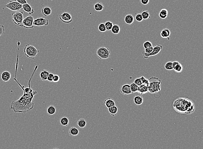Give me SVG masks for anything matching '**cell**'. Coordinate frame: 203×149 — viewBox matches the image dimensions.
Returning a JSON list of instances; mask_svg holds the SVG:
<instances>
[{"label":"cell","mask_w":203,"mask_h":149,"mask_svg":"<svg viewBox=\"0 0 203 149\" xmlns=\"http://www.w3.org/2000/svg\"><path fill=\"white\" fill-rule=\"evenodd\" d=\"M133 83H135L138 86H141V85L143 84L141 78H137L136 79H135Z\"/></svg>","instance_id":"obj_39"},{"label":"cell","mask_w":203,"mask_h":149,"mask_svg":"<svg viewBox=\"0 0 203 149\" xmlns=\"http://www.w3.org/2000/svg\"><path fill=\"white\" fill-rule=\"evenodd\" d=\"M144 101L143 97L141 95H136L133 98V101L137 105H141Z\"/></svg>","instance_id":"obj_20"},{"label":"cell","mask_w":203,"mask_h":149,"mask_svg":"<svg viewBox=\"0 0 203 149\" xmlns=\"http://www.w3.org/2000/svg\"><path fill=\"white\" fill-rule=\"evenodd\" d=\"M11 78V73L8 71H5L1 74V79L4 82H8Z\"/></svg>","instance_id":"obj_18"},{"label":"cell","mask_w":203,"mask_h":149,"mask_svg":"<svg viewBox=\"0 0 203 149\" xmlns=\"http://www.w3.org/2000/svg\"><path fill=\"white\" fill-rule=\"evenodd\" d=\"M121 31L120 27L118 25H114L111 31L113 34H118Z\"/></svg>","instance_id":"obj_27"},{"label":"cell","mask_w":203,"mask_h":149,"mask_svg":"<svg viewBox=\"0 0 203 149\" xmlns=\"http://www.w3.org/2000/svg\"><path fill=\"white\" fill-rule=\"evenodd\" d=\"M130 85V88L131 92L133 93H135L137 92L138 91V86L136 85L135 83H131Z\"/></svg>","instance_id":"obj_32"},{"label":"cell","mask_w":203,"mask_h":149,"mask_svg":"<svg viewBox=\"0 0 203 149\" xmlns=\"http://www.w3.org/2000/svg\"><path fill=\"white\" fill-rule=\"evenodd\" d=\"M22 9L30 15L34 13V10L32 6L28 3L22 5Z\"/></svg>","instance_id":"obj_13"},{"label":"cell","mask_w":203,"mask_h":149,"mask_svg":"<svg viewBox=\"0 0 203 149\" xmlns=\"http://www.w3.org/2000/svg\"><path fill=\"white\" fill-rule=\"evenodd\" d=\"M142 16L143 17L144 19H148L151 17L150 14V12L148 11H143V12L141 13Z\"/></svg>","instance_id":"obj_31"},{"label":"cell","mask_w":203,"mask_h":149,"mask_svg":"<svg viewBox=\"0 0 203 149\" xmlns=\"http://www.w3.org/2000/svg\"><path fill=\"white\" fill-rule=\"evenodd\" d=\"M163 49V46L161 45L157 44L154 47V49L152 52L150 53H146L145 52L142 53L143 57L144 59H147L150 57L153 56L157 55Z\"/></svg>","instance_id":"obj_9"},{"label":"cell","mask_w":203,"mask_h":149,"mask_svg":"<svg viewBox=\"0 0 203 149\" xmlns=\"http://www.w3.org/2000/svg\"><path fill=\"white\" fill-rule=\"evenodd\" d=\"M173 70L175 71L178 74H181L183 71V67L181 63H179L173 67Z\"/></svg>","instance_id":"obj_26"},{"label":"cell","mask_w":203,"mask_h":149,"mask_svg":"<svg viewBox=\"0 0 203 149\" xmlns=\"http://www.w3.org/2000/svg\"><path fill=\"white\" fill-rule=\"evenodd\" d=\"M49 1H53V0H49Z\"/></svg>","instance_id":"obj_46"},{"label":"cell","mask_w":203,"mask_h":149,"mask_svg":"<svg viewBox=\"0 0 203 149\" xmlns=\"http://www.w3.org/2000/svg\"><path fill=\"white\" fill-rule=\"evenodd\" d=\"M165 68L167 70H173V63L172 61H168L165 65Z\"/></svg>","instance_id":"obj_33"},{"label":"cell","mask_w":203,"mask_h":149,"mask_svg":"<svg viewBox=\"0 0 203 149\" xmlns=\"http://www.w3.org/2000/svg\"><path fill=\"white\" fill-rule=\"evenodd\" d=\"M4 25H0V37L4 33Z\"/></svg>","instance_id":"obj_41"},{"label":"cell","mask_w":203,"mask_h":149,"mask_svg":"<svg viewBox=\"0 0 203 149\" xmlns=\"http://www.w3.org/2000/svg\"><path fill=\"white\" fill-rule=\"evenodd\" d=\"M69 133L70 135L71 136H77L79 133V131L76 127H73L70 129Z\"/></svg>","instance_id":"obj_25"},{"label":"cell","mask_w":203,"mask_h":149,"mask_svg":"<svg viewBox=\"0 0 203 149\" xmlns=\"http://www.w3.org/2000/svg\"><path fill=\"white\" fill-rule=\"evenodd\" d=\"M120 90L121 93L123 95H130L132 93L131 90L130 85L128 84H126L122 86Z\"/></svg>","instance_id":"obj_12"},{"label":"cell","mask_w":203,"mask_h":149,"mask_svg":"<svg viewBox=\"0 0 203 149\" xmlns=\"http://www.w3.org/2000/svg\"><path fill=\"white\" fill-rule=\"evenodd\" d=\"M56 107L54 106H49V107H48L47 112L49 115H54L56 114Z\"/></svg>","instance_id":"obj_28"},{"label":"cell","mask_w":203,"mask_h":149,"mask_svg":"<svg viewBox=\"0 0 203 149\" xmlns=\"http://www.w3.org/2000/svg\"><path fill=\"white\" fill-rule=\"evenodd\" d=\"M105 27H106V29L107 30H111L112 27L113 26V22H112L110 21H106V22L105 23Z\"/></svg>","instance_id":"obj_35"},{"label":"cell","mask_w":203,"mask_h":149,"mask_svg":"<svg viewBox=\"0 0 203 149\" xmlns=\"http://www.w3.org/2000/svg\"><path fill=\"white\" fill-rule=\"evenodd\" d=\"M38 66H35L34 70L33 71V74L31 76L29 81V87L24 88V86L20 84V83L17 82L16 78H14V80L18 83L20 87L24 91V95L22 96L18 100L12 101L11 104V109L13 110L15 113H25L29 111L30 110L33 109L34 106V103L33 102V99L35 95L37 94V92L35 91H33L30 87V81L32 80L33 74H34Z\"/></svg>","instance_id":"obj_1"},{"label":"cell","mask_w":203,"mask_h":149,"mask_svg":"<svg viewBox=\"0 0 203 149\" xmlns=\"http://www.w3.org/2000/svg\"><path fill=\"white\" fill-rule=\"evenodd\" d=\"M108 109L109 113L112 116H115L118 112V108L116 105L109 107Z\"/></svg>","instance_id":"obj_22"},{"label":"cell","mask_w":203,"mask_h":149,"mask_svg":"<svg viewBox=\"0 0 203 149\" xmlns=\"http://www.w3.org/2000/svg\"><path fill=\"white\" fill-rule=\"evenodd\" d=\"M124 20L127 25H131L134 22L135 18L132 14H128L126 15Z\"/></svg>","instance_id":"obj_17"},{"label":"cell","mask_w":203,"mask_h":149,"mask_svg":"<svg viewBox=\"0 0 203 149\" xmlns=\"http://www.w3.org/2000/svg\"><path fill=\"white\" fill-rule=\"evenodd\" d=\"M41 13L43 16L47 17L52 14V10L49 7H45L41 8Z\"/></svg>","instance_id":"obj_16"},{"label":"cell","mask_w":203,"mask_h":149,"mask_svg":"<svg viewBox=\"0 0 203 149\" xmlns=\"http://www.w3.org/2000/svg\"><path fill=\"white\" fill-rule=\"evenodd\" d=\"M54 76V74L53 73H49L48 77L47 80L49 82H53V78Z\"/></svg>","instance_id":"obj_40"},{"label":"cell","mask_w":203,"mask_h":149,"mask_svg":"<svg viewBox=\"0 0 203 149\" xmlns=\"http://www.w3.org/2000/svg\"><path fill=\"white\" fill-rule=\"evenodd\" d=\"M77 125L80 128H85L86 126V121L84 119H80L77 121Z\"/></svg>","instance_id":"obj_29"},{"label":"cell","mask_w":203,"mask_h":149,"mask_svg":"<svg viewBox=\"0 0 203 149\" xmlns=\"http://www.w3.org/2000/svg\"><path fill=\"white\" fill-rule=\"evenodd\" d=\"M173 1H176V0H173Z\"/></svg>","instance_id":"obj_47"},{"label":"cell","mask_w":203,"mask_h":149,"mask_svg":"<svg viewBox=\"0 0 203 149\" xmlns=\"http://www.w3.org/2000/svg\"><path fill=\"white\" fill-rule=\"evenodd\" d=\"M104 104L108 108L116 105V103L113 99L111 97H108L104 101Z\"/></svg>","instance_id":"obj_15"},{"label":"cell","mask_w":203,"mask_h":149,"mask_svg":"<svg viewBox=\"0 0 203 149\" xmlns=\"http://www.w3.org/2000/svg\"><path fill=\"white\" fill-rule=\"evenodd\" d=\"M98 30L101 32H105L107 31L105 24L104 23L100 24L98 27Z\"/></svg>","instance_id":"obj_34"},{"label":"cell","mask_w":203,"mask_h":149,"mask_svg":"<svg viewBox=\"0 0 203 149\" xmlns=\"http://www.w3.org/2000/svg\"><path fill=\"white\" fill-rule=\"evenodd\" d=\"M141 79L142 83L146 85V86H148L149 84V79H146L144 76H142L141 77Z\"/></svg>","instance_id":"obj_38"},{"label":"cell","mask_w":203,"mask_h":149,"mask_svg":"<svg viewBox=\"0 0 203 149\" xmlns=\"http://www.w3.org/2000/svg\"><path fill=\"white\" fill-rule=\"evenodd\" d=\"M140 2L143 5H147L149 4L150 0H140Z\"/></svg>","instance_id":"obj_45"},{"label":"cell","mask_w":203,"mask_h":149,"mask_svg":"<svg viewBox=\"0 0 203 149\" xmlns=\"http://www.w3.org/2000/svg\"><path fill=\"white\" fill-rule=\"evenodd\" d=\"M33 25L35 26H47L49 25V21L45 18H37L34 20Z\"/></svg>","instance_id":"obj_10"},{"label":"cell","mask_w":203,"mask_h":149,"mask_svg":"<svg viewBox=\"0 0 203 149\" xmlns=\"http://www.w3.org/2000/svg\"><path fill=\"white\" fill-rule=\"evenodd\" d=\"M96 55L99 59L105 60L110 57L111 52L107 47H101L97 49Z\"/></svg>","instance_id":"obj_5"},{"label":"cell","mask_w":203,"mask_h":149,"mask_svg":"<svg viewBox=\"0 0 203 149\" xmlns=\"http://www.w3.org/2000/svg\"><path fill=\"white\" fill-rule=\"evenodd\" d=\"M60 20L64 23L69 24L73 21L72 16L67 12H64L59 16Z\"/></svg>","instance_id":"obj_11"},{"label":"cell","mask_w":203,"mask_h":149,"mask_svg":"<svg viewBox=\"0 0 203 149\" xmlns=\"http://www.w3.org/2000/svg\"><path fill=\"white\" fill-rule=\"evenodd\" d=\"M135 19H136V21L138 22H141L144 20L141 14H140V13H136L135 14Z\"/></svg>","instance_id":"obj_36"},{"label":"cell","mask_w":203,"mask_h":149,"mask_svg":"<svg viewBox=\"0 0 203 149\" xmlns=\"http://www.w3.org/2000/svg\"><path fill=\"white\" fill-rule=\"evenodd\" d=\"M14 1H17V2L19 3L20 4L22 5L27 3V1L26 0H14Z\"/></svg>","instance_id":"obj_44"},{"label":"cell","mask_w":203,"mask_h":149,"mask_svg":"<svg viewBox=\"0 0 203 149\" xmlns=\"http://www.w3.org/2000/svg\"><path fill=\"white\" fill-rule=\"evenodd\" d=\"M49 71L45 70H43L40 73V78L43 81H46L48 79V77L49 76Z\"/></svg>","instance_id":"obj_21"},{"label":"cell","mask_w":203,"mask_h":149,"mask_svg":"<svg viewBox=\"0 0 203 149\" xmlns=\"http://www.w3.org/2000/svg\"><path fill=\"white\" fill-rule=\"evenodd\" d=\"M143 47H144V49L147 48H149V47H153V44L150 41H146L144 43Z\"/></svg>","instance_id":"obj_37"},{"label":"cell","mask_w":203,"mask_h":149,"mask_svg":"<svg viewBox=\"0 0 203 149\" xmlns=\"http://www.w3.org/2000/svg\"><path fill=\"white\" fill-rule=\"evenodd\" d=\"M149 80L148 86V92L151 94H156L161 90V85L162 84L161 80L158 78L152 76Z\"/></svg>","instance_id":"obj_3"},{"label":"cell","mask_w":203,"mask_h":149,"mask_svg":"<svg viewBox=\"0 0 203 149\" xmlns=\"http://www.w3.org/2000/svg\"><path fill=\"white\" fill-rule=\"evenodd\" d=\"M24 52L26 57L30 59H34L38 55L39 51L34 46L26 44L24 48Z\"/></svg>","instance_id":"obj_4"},{"label":"cell","mask_w":203,"mask_h":149,"mask_svg":"<svg viewBox=\"0 0 203 149\" xmlns=\"http://www.w3.org/2000/svg\"><path fill=\"white\" fill-rule=\"evenodd\" d=\"M168 15V11L166 9H162L159 12V17L161 19H165L167 17Z\"/></svg>","instance_id":"obj_24"},{"label":"cell","mask_w":203,"mask_h":149,"mask_svg":"<svg viewBox=\"0 0 203 149\" xmlns=\"http://www.w3.org/2000/svg\"><path fill=\"white\" fill-rule=\"evenodd\" d=\"M137 93L141 95L147 94L148 93H149L148 86L144 84L141 85V86H138V91Z\"/></svg>","instance_id":"obj_14"},{"label":"cell","mask_w":203,"mask_h":149,"mask_svg":"<svg viewBox=\"0 0 203 149\" xmlns=\"http://www.w3.org/2000/svg\"><path fill=\"white\" fill-rule=\"evenodd\" d=\"M60 80V76L57 74H55L53 78V82L54 83L58 82Z\"/></svg>","instance_id":"obj_42"},{"label":"cell","mask_w":203,"mask_h":149,"mask_svg":"<svg viewBox=\"0 0 203 149\" xmlns=\"http://www.w3.org/2000/svg\"><path fill=\"white\" fill-rule=\"evenodd\" d=\"M171 34V32L168 28L163 29L161 32V37L163 38H168Z\"/></svg>","instance_id":"obj_19"},{"label":"cell","mask_w":203,"mask_h":149,"mask_svg":"<svg viewBox=\"0 0 203 149\" xmlns=\"http://www.w3.org/2000/svg\"><path fill=\"white\" fill-rule=\"evenodd\" d=\"M34 18L32 16H29L28 17L24 18L22 21V27L26 29H31L33 28L34 26L33 25Z\"/></svg>","instance_id":"obj_8"},{"label":"cell","mask_w":203,"mask_h":149,"mask_svg":"<svg viewBox=\"0 0 203 149\" xmlns=\"http://www.w3.org/2000/svg\"><path fill=\"white\" fill-rule=\"evenodd\" d=\"M24 13L20 11H16L12 14V19L14 24L22 27L24 20Z\"/></svg>","instance_id":"obj_6"},{"label":"cell","mask_w":203,"mask_h":149,"mask_svg":"<svg viewBox=\"0 0 203 149\" xmlns=\"http://www.w3.org/2000/svg\"><path fill=\"white\" fill-rule=\"evenodd\" d=\"M69 120L66 117H63L61 119L60 123L62 126H67L69 125Z\"/></svg>","instance_id":"obj_30"},{"label":"cell","mask_w":203,"mask_h":149,"mask_svg":"<svg viewBox=\"0 0 203 149\" xmlns=\"http://www.w3.org/2000/svg\"><path fill=\"white\" fill-rule=\"evenodd\" d=\"M104 5L103 4L100 2L96 3L94 5V8L95 10L97 12H100L103 11L104 9Z\"/></svg>","instance_id":"obj_23"},{"label":"cell","mask_w":203,"mask_h":149,"mask_svg":"<svg viewBox=\"0 0 203 149\" xmlns=\"http://www.w3.org/2000/svg\"><path fill=\"white\" fill-rule=\"evenodd\" d=\"M5 7L12 11H19L22 9V5L20 4L17 1H10L7 4L5 5Z\"/></svg>","instance_id":"obj_7"},{"label":"cell","mask_w":203,"mask_h":149,"mask_svg":"<svg viewBox=\"0 0 203 149\" xmlns=\"http://www.w3.org/2000/svg\"><path fill=\"white\" fill-rule=\"evenodd\" d=\"M153 49H154V47H149L145 49V52H144L146 53H150L152 52Z\"/></svg>","instance_id":"obj_43"},{"label":"cell","mask_w":203,"mask_h":149,"mask_svg":"<svg viewBox=\"0 0 203 149\" xmlns=\"http://www.w3.org/2000/svg\"><path fill=\"white\" fill-rule=\"evenodd\" d=\"M173 107L176 112L182 114H191L195 110L193 102L189 99L184 97H180L174 100Z\"/></svg>","instance_id":"obj_2"}]
</instances>
